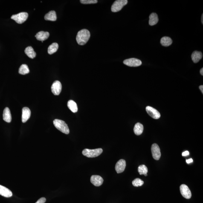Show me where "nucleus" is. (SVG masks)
<instances>
[{
    "instance_id": "17",
    "label": "nucleus",
    "mask_w": 203,
    "mask_h": 203,
    "mask_svg": "<svg viewBox=\"0 0 203 203\" xmlns=\"http://www.w3.org/2000/svg\"><path fill=\"white\" fill-rule=\"evenodd\" d=\"M202 57V53L201 52L195 51L192 55V60L195 63L199 62Z\"/></svg>"
},
{
    "instance_id": "19",
    "label": "nucleus",
    "mask_w": 203,
    "mask_h": 203,
    "mask_svg": "<svg viewBox=\"0 0 203 203\" xmlns=\"http://www.w3.org/2000/svg\"><path fill=\"white\" fill-rule=\"evenodd\" d=\"M159 21L158 15L155 13H152L149 16V24L154 26L158 23Z\"/></svg>"
},
{
    "instance_id": "30",
    "label": "nucleus",
    "mask_w": 203,
    "mask_h": 203,
    "mask_svg": "<svg viewBox=\"0 0 203 203\" xmlns=\"http://www.w3.org/2000/svg\"><path fill=\"white\" fill-rule=\"evenodd\" d=\"M189 155V152L188 151H186L182 153V155L183 156H186Z\"/></svg>"
},
{
    "instance_id": "21",
    "label": "nucleus",
    "mask_w": 203,
    "mask_h": 203,
    "mask_svg": "<svg viewBox=\"0 0 203 203\" xmlns=\"http://www.w3.org/2000/svg\"><path fill=\"white\" fill-rule=\"evenodd\" d=\"M25 53L29 58L33 59L36 57V53L33 48L31 46H28L25 49Z\"/></svg>"
},
{
    "instance_id": "29",
    "label": "nucleus",
    "mask_w": 203,
    "mask_h": 203,
    "mask_svg": "<svg viewBox=\"0 0 203 203\" xmlns=\"http://www.w3.org/2000/svg\"><path fill=\"white\" fill-rule=\"evenodd\" d=\"M46 201V199L45 198H40L36 203H45Z\"/></svg>"
},
{
    "instance_id": "18",
    "label": "nucleus",
    "mask_w": 203,
    "mask_h": 203,
    "mask_svg": "<svg viewBox=\"0 0 203 203\" xmlns=\"http://www.w3.org/2000/svg\"><path fill=\"white\" fill-rule=\"evenodd\" d=\"M45 20L55 21L57 19L56 13L54 11H51L46 14L45 16Z\"/></svg>"
},
{
    "instance_id": "1",
    "label": "nucleus",
    "mask_w": 203,
    "mask_h": 203,
    "mask_svg": "<svg viewBox=\"0 0 203 203\" xmlns=\"http://www.w3.org/2000/svg\"><path fill=\"white\" fill-rule=\"evenodd\" d=\"M90 37V33L89 30L83 29L78 32L76 40L77 43L80 45H84L88 42Z\"/></svg>"
},
{
    "instance_id": "20",
    "label": "nucleus",
    "mask_w": 203,
    "mask_h": 203,
    "mask_svg": "<svg viewBox=\"0 0 203 203\" xmlns=\"http://www.w3.org/2000/svg\"><path fill=\"white\" fill-rule=\"evenodd\" d=\"M144 127L142 124L137 123L134 126V133L137 135H139L142 133Z\"/></svg>"
},
{
    "instance_id": "8",
    "label": "nucleus",
    "mask_w": 203,
    "mask_h": 203,
    "mask_svg": "<svg viewBox=\"0 0 203 203\" xmlns=\"http://www.w3.org/2000/svg\"><path fill=\"white\" fill-rule=\"evenodd\" d=\"M62 90V85L59 81H56L53 82L51 86L52 93L55 95H59Z\"/></svg>"
},
{
    "instance_id": "3",
    "label": "nucleus",
    "mask_w": 203,
    "mask_h": 203,
    "mask_svg": "<svg viewBox=\"0 0 203 203\" xmlns=\"http://www.w3.org/2000/svg\"><path fill=\"white\" fill-rule=\"evenodd\" d=\"M103 152L101 148L94 149H85L82 151V154L88 158H94L99 156Z\"/></svg>"
},
{
    "instance_id": "31",
    "label": "nucleus",
    "mask_w": 203,
    "mask_h": 203,
    "mask_svg": "<svg viewBox=\"0 0 203 203\" xmlns=\"http://www.w3.org/2000/svg\"><path fill=\"white\" fill-rule=\"evenodd\" d=\"M193 160L192 158L189 159V160H186V162L187 164H190V163L193 162Z\"/></svg>"
},
{
    "instance_id": "34",
    "label": "nucleus",
    "mask_w": 203,
    "mask_h": 203,
    "mask_svg": "<svg viewBox=\"0 0 203 203\" xmlns=\"http://www.w3.org/2000/svg\"><path fill=\"white\" fill-rule=\"evenodd\" d=\"M201 21H202V24H203V14H202V18H201Z\"/></svg>"
},
{
    "instance_id": "15",
    "label": "nucleus",
    "mask_w": 203,
    "mask_h": 203,
    "mask_svg": "<svg viewBox=\"0 0 203 203\" xmlns=\"http://www.w3.org/2000/svg\"><path fill=\"white\" fill-rule=\"evenodd\" d=\"M49 36V33L48 32L40 31L36 33L35 37L39 41H43L48 39Z\"/></svg>"
},
{
    "instance_id": "5",
    "label": "nucleus",
    "mask_w": 203,
    "mask_h": 203,
    "mask_svg": "<svg viewBox=\"0 0 203 203\" xmlns=\"http://www.w3.org/2000/svg\"><path fill=\"white\" fill-rule=\"evenodd\" d=\"M28 17V13L26 12H22L17 14L13 15L11 16V19L14 20L18 24H22L27 21Z\"/></svg>"
},
{
    "instance_id": "6",
    "label": "nucleus",
    "mask_w": 203,
    "mask_h": 203,
    "mask_svg": "<svg viewBox=\"0 0 203 203\" xmlns=\"http://www.w3.org/2000/svg\"><path fill=\"white\" fill-rule=\"evenodd\" d=\"M123 63L128 66L136 67L141 65L142 62L140 59L135 58H131L125 60L123 61Z\"/></svg>"
},
{
    "instance_id": "26",
    "label": "nucleus",
    "mask_w": 203,
    "mask_h": 203,
    "mask_svg": "<svg viewBox=\"0 0 203 203\" xmlns=\"http://www.w3.org/2000/svg\"><path fill=\"white\" fill-rule=\"evenodd\" d=\"M138 172L140 175H144L145 176H147L148 172L147 168L144 165H141L138 167Z\"/></svg>"
},
{
    "instance_id": "7",
    "label": "nucleus",
    "mask_w": 203,
    "mask_h": 203,
    "mask_svg": "<svg viewBox=\"0 0 203 203\" xmlns=\"http://www.w3.org/2000/svg\"><path fill=\"white\" fill-rule=\"evenodd\" d=\"M180 190L183 197L187 199H190L191 198V192L189 187L186 185H181L180 187Z\"/></svg>"
},
{
    "instance_id": "28",
    "label": "nucleus",
    "mask_w": 203,
    "mask_h": 203,
    "mask_svg": "<svg viewBox=\"0 0 203 203\" xmlns=\"http://www.w3.org/2000/svg\"><path fill=\"white\" fill-rule=\"evenodd\" d=\"M81 3L82 4H94L97 2V0H81Z\"/></svg>"
},
{
    "instance_id": "12",
    "label": "nucleus",
    "mask_w": 203,
    "mask_h": 203,
    "mask_svg": "<svg viewBox=\"0 0 203 203\" xmlns=\"http://www.w3.org/2000/svg\"><path fill=\"white\" fill-rule=\"evenodd\" d=\"M90 181L91 183L94 186L99 187L103 184V179L99 175H94L91 176Z\"/></svg>"
},
{
    "instance_id": "4",
    "label": "nucleus",
    "mask_w": 203,
    "mask_h": 203,
    "mask_svg": "<svg viewBox=\"0 0 203 203\" xmlns=\"http://www.w3.org/2000/svg\"><path fill=\"white\" fill-rule=\"evenodd\" d=\"M127 0H117L114 2L111 6V11L117 12L121 10L128 3Z\"/></svg>"
},
{
    "instance_id": "27",
    "label": "nucleus",
    "mask_w": 203,
    "mask_h": 203,
    "mask_svg": "<svg viewBox=\"0 0 203 203\" xmlns=\"http://www.w3.org/2000/svg\"><path fill=\"white\" fill-rule=\"evenodd\" d=\"M132 184L135 187H138L142 186L144 182L139 178H136L132 181Z\"/></svg>"
},
{
    "instance_id": "10",
    "label": "nucleus",
    "mask_w": 203,
    "mask_h": 203,
    "mask_svg": "<svg viewBox=\"0 0 203 203\" xmlns=\"http://www.w3.org/2000/svg\"><path fill=\"white\" fill-rule=\"evenodd\" d=\"M151 151L153 158L155 160H159L161 156V153L160 147L158 144L154 143L152 145Z\"/></svg>"
},
{
    "instance_id": "22",
    "label": "nucleus",
    "mask_w": 203,
    "mask_h": 203,
    "mask_svg": "<svg viewBox=\"0 0 203 203\" xmlns=\"http://www.w3.org/2000/svg\"><path fill=\"white\" fill-rule=\"evenodd\" d=\"M160 43L163 46L168 47L170 46L172 43V40L170 37L168 36H164L161 38Z\"/></svg>"
},
{
    "instance_id": "11",
    "label": "nucleus",
    "mask_w": 203,
    "mask_h": 203,
    "mask_svg": "<svg viewBox=\"0 0 203 203\" xmlns=\"http://www.w3.org/2000/svg\"><path fill=\"white\" fill-rule=\"evenodd\" d=\"M126 166V161L124 160L121 159L119 160L116 165V171L118 173H122L125 170Z\"/></svg>"
},
{
    "instance_id": "24",
    "label": "nucleus",
    "mask_w": 203,
    "mask_h": 203,
    "mask_svg": "<svg viewBox=\"0 0 203 203\" xmlns=\"http://www.w3.org/2000/svg\"><path fill=\"white\" fill-rule=\"evenodd\" d=\"M59 46L58 44L54 43L50 45L48 48V53L49 54L51 55L56 52L59 49Z\"/></svg>"
},
{
    "instance_id": "13",
    "label": "nucleus",
    "mask_w": 203,
    "mask_h": 203,
    "mask_svg": "<svg viewBox=\"0 0 203 203\" xmlns=\"http://www.w3.org/2000/svg\"><path fill=\"white\" fill-rule=\"evenodd\" d=\"M22 114V122L25 123L30 119L31 112L30 109L27 107L23 108Z\"/></svg>"
},
{
    "instance_id": "2",
    "label": "nucleus",
    "mask_w": 203,
    "mask_h": 203,
    "mask_svg": "<svg viewBox=\"0 0 203 203\" xmlns=\"http://www.w3.org/2000/svg\"><path fill=\"white\" fill-rule=\"evenodd\" d=\"M55 127L63 133L69 134L70 131L68 125L63 120L56 119L53 122Z\"/></svg>"
},
{
    "instance_id": "33",
    "label": "nucleus",
    "mask_w": 203,
    "mask_h": 203,
    "mask_svg": "<svg viewBox=\"0 0 203 203\" xmlns=\"http://www.w3.org/2000/svg\"><path fill=\"white\" fill-rule=\"evenodd\" d=\"M200 73H201V75L203 76V68H201V69Z\"/></svg>"
},
{
    "instance_id": "23",
    "label": "nucleus",
    "mask_w": 203,
    "mask_h": 203,
    "mask_svg": "<svg viewBox=\"0 0 203 203\" xmlns=\"http://www.w3.org/2000/svg\"><path fill=\"white\" fill-rule=\"evenodd\" d=\"M68 107L73 113H75L77 112L78 108L77 104L73 100H69L68 103Z\"/></svg>"
},
{
    "instance_id": "14",
    "label": "nucleus",
    "mask_w": 203,
    "mask_h": 203,
    "mask_svg": "<svg viewBox=\"0 0 203 203\" xmlns=\"http://www.w3.org/2000/svg\"><path fill=\"white\" fill-rule=\"evenodd\" d=\"M0 195L5 198H10L13 195V193L7 188L0 185Z\"/></svg>"
},
{
    "instance_id": "25",
    "label": "nucleus",
    "mask_w": 203,
    "mask_h": 203,
    "mask_svg": "<svg viewBox=\"0 0 203 203\" xmlns=\"http://www.w3.org/2000/svg\"><path fill=\"white\" fill-rule=\"evenodd\" d=\"M19 72L20 74L25 75L30 72V70L27 65L24 64L21 65L19 68Z\"/></svg>"
},
{
    "instance_id": "32",
    "label": "nucleus",
    "mask_w": 203,
    "mask_h": 203,
    "mask_svg": "<svg viewBox=\"0 0 203 203\" xmlns=\"http://www.w3.org/2000/svg\"><path fill=\"white\" fill-rule=\"evenodd\" d=\"M199 88L201 90V91H202V94H203V86L202 85H200V86H199Z\"/></svg>"
},
{
    "instance_id": "9",
    "label": "nucleus",
    "mask_w": 203,
    "mask_h": 203,
    "mask_svg": "<svg viewBox=\"0 0 203 203\" xmlns=\"http://www.w3.org/2000/svg\"><path fill=\"white\" fill-rule=\"evenodd\" d=\"M146 112L147 114L155 119H158L161 116L160 113L157 109L150 106H147L146 108Z\"/></svg>"
},
{
    "instance_id": "16",
    "label": "nucleus",
    "mask_w": 203,
    "mask_h": 203,
    "mask_svg": "<svg viewBox=\"0 0 203 203\" xmlns=\"http://www.w3.org/2000/svg\"><path fill=\"white\" fill-rule=\"evenodd\" d=\"M3 120L8 123H10L11 121L12 117L10 111L8 107L5 108L3 114Z\"/></svg>"
}]
</instances>
